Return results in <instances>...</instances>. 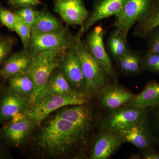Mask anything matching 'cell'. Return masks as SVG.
<instances>
[{"label": "cell", "mask_w": 159, "mask_h": 159, "mask_svg": "<svg viewBox=\"0 0 159 159\" xmlns=\"http://www.w3.org/2000/svg\"><path fill=\"white\" fill-rule=\"evenodd\" d=\"M46 119L37 135L36 143L50 156H64L84 139L88 131L55 114Z\"/></svg>", "instance_id": "cell-1"}, {"label": "cell", "mask_w": 159, "mask_h": 159, "mask_svg": "<svg viewBox=\"0 0 159 159\" xmlns=\"http://www.w3.org/2000/svg\"><path fill=\"white\" fill-rule=\"evenodd\" d=\"M65 51L59 49H49L40 52L33 57L32 64L28 71L34 84V91L30 99V106L40 98L49 77L57 68L60 57Z\"/></svg>", "instance_id": "cell-2"}, {"label": "cell", "mask_w": 159, "mask_h": 159, "mask_svg": "<svg viewBox=\"0 0 159 159\" xmlns=\"http://www.w3.org/2000/svg\"><path fill=\"white\" fill-rule=\"evenodd\" d=\"M83 34L80 30L76 34L77 42L74 49L85 80V93L87 96L95 93L106 85L110 76L89 52L85 43L82 40Z\"/></svg>", "instance_id": "cell-3"}, {"label": "cell", "mask_w": 159, "mask_h": 159, "mask_svg": "<svg viewBox=\"0 0 159 159\" xmlns=\"http://www.w3.org/2000/svg\"><path fill=\"white\" fill-rule=\"evenodd\" d=\"M87 102L86 97L49 94L40 98L24 113L35 127L39 125L55 111L70 105H83Z\"/></svg>", "instance_id": "cell-4"}, {"label": "cell", "mask_w": 159, "mask_h": 159, "mask_svg": "<svg viewBox=\"0 0 159 159\" xmlns=\"http://www.w3.org/2000/svg\"><path fill=\"white\" fill-rule=\"evenodd\" d=\"M77 35H72L67 27L45 34L31 35L25 49L32 57L42 51L51 49L66 50L75 48Z\"/></svg>", "instance_id": "cell-5"}, {"label": "cell", "mask_w": 159, "mask_h": 159, "mask_svg": "<svg viewBox=\"0 0 159 159\" xmlns=\"http://www.w3.org/2000/svg\"><path fill=\"white\" fill-rule=\"evenodd\" d=\"M57 69L72 88L85 93V80L74 48L67 50L61 54Z\"/></svg>", "instance_id": "cell-6"}, {"label": "cell", "mask_w": 159, "mask_h": 159, "mask_svg": "<svg viewBox=\"0 0 159 159\" xmlns=\"http://www.w3.org/2000/svg\"><path fill=\"white\" fill-rule=\"evenodd\" d=\"M154 0H129L122 13L116 17L113 27L127 38L129 31L150 8Z\"/></svg>", "instance_id": "cell-7"}, {"label": "cell", "mask_w": 159, "mask_h": 159, "mask_svg": "<svg viewBox=\"0 0 159 159\" xmlns=\"http://www.w3.org/2000/svg\"><path fill=\"white\" fill-rule=\"evenodd\" d=\"M104 35V31L102 27L97 26L87 36L85 45L92 56L102 66L110 77L115 78L116 72L106 50L103 42Z\"/></svg>", "instance_id": "cell-8"}, {"label": "cell", "mask_w": 159, "mask_h": 159, "mask_svg": "<svg viewBox=\"0 0 159 159\" xmlns=\"http://www.w3.org/2000/svg\"><path fill=\"white\" fill-rule=\"evenodd\" d=\"M129 0H97L87 19L80 31L83 34L100 20L111 16L116 17L122 13Z\"/></svg>", "instance_id": "cell-9"}, {"label": "cell", "mask_w": 159, "mask_h": 159, "mask_svg": "<svg viewBox=\"0 0 159 159\" xmlns=\"http://www.w3.org/2000/svg\"><path fill=\"white\" fill-rule=\"evenodd\" d=\"M54 9L69 25L82 26L90 14L82 0H55Z\"/></svg>", "instance_id": "cell-10"}, {"label": "cell", "mask_w": 159, "mask_h": 159, "mask_svg": "<svg viewBox=\"0 0 159 159\" xmlns=\"http://www.w3.org/2000/svg\"><path fill=\"white\" fill-rule=\"evenodd\" d=\"M35 127L27 118L20 122H9L0 129V138L7 145L14 147L22 146L28 140Z\"/></svg>", "instance_id": "cell-11"}, {"label": "cell", "mask_w": 159, "mask_h": 159, "mask_svg": "<svg viewBox=\"0 0 159 159\" xmlns=\"http://www.w3.org/2000/svg\"><path fill=\"white\" fill-rule=\"evenodd\" d=\"M145 110L131 107L116 111L108 119V126L113 131L117 132L145 123L147 117Z\"/></svg>", "instance_id": "cell-12"}, {"label": "cell", "mask_w": 159, "mask_h": 159, "mask_svg": "<svg viewBox=\"0 0 159 159\" xmlns=\"http://www.w3.org/2000/svg\"><path fill=\"white\" fill-rule=\"evenodd\" d=\"M0 97V123L10 120L17 113H25L30 106V99L19 96L9 89L2 92Z\"/></svg>", "instance_id": "cell-13"}, {"label": "cell", "mask_w": 159, "mask_h": 159, "mask_svg": "<svg viewBox=\"0 0 159 159\" xmlns=\"http://www.w3.org/2000/svg\"><path fill=\"white\" fill-rule=\"evenodd\" d=\"M33 61V57L26 49L11 54L3 62L0 70V76L5 79L29 71Z\"/></svg>", "instance_id": "cell-14"}, {"label": "cell", "mask_w": 159, "mask_h": 159, "mask_svg": "<svg viewBox=\"0 0 159 159\" xmlns=\"http://www.w3.org/2000/svg\"><path fill=\"white\" fill-rule=\"evenodd\" d=\"M122 140L133 144L140 148H149L153 138L147 122L135 125L128 129L117 131Z\"/></svg>", "instance_id": "cell-15"}, {"label": "cell", "mask_w": 159, "mask_h": 159, "mask_svg": "<svg viewBox=\"0 0 159 159\" xmlns=\"http://www.w3.org/2000/svg\"><path fill=\"white\" fill-rule=\"evenodd\" d=\"M121 141L118 134L109 131L102 134L94 145L90 159L108 158L120 145Z\"/></svg>", "instance_id": "cell-16"}, {"label": "cell", "mask_w": 159, "mask_h": 159, "mask_svg": "<svg viewBox=\"0 0 159 159\" xmlns=\"http://www.w3.org/2000/svg\"><path fill=\"white\" fill-rule=\"evenodd\" d=\"M63 107L57 110L55 115L88 131L92 121V115L89 108L83 105L72 107Z\"/></svg>", "instance_id": "cell-17"}, {"label": "cell", "mask_w": 159, "mask_h": 159, "mask_svg": "<svg viewBox=\"0 0 159 159\" xmlns=\"http://www.w3.org/2000/svg\"><path fill=\"white\" fill-rule=\"evenodd\" d=\"M49 94L86 97L84 93H80L72 88L57 68L54 70L49 77L44 90L39 99Z\"/></svg>", "instance_id": "cell-18"}, {"label": "cell", "mask_w": 159, "mask_h": 159, "mask_svg": "<svg viewBox=\"0 0 159 159\" xmlns=\"http://www.w3.org/2000/svg\"><path fill=\"white\" fill-rule=\"evenodd\" d=\"M135 36L146 39L155 29L159 27V0H154L145 15L136 24Z\"/></svg>", "instance_id": "cell-19"}, {"label": "cell", "mask_w": 159, "mask_h": 159, "mask_svg": "<svg viewBox=\"0 0 159 159\" xmlns=\"http://www.w3.org/2000/svg\"><path fill=\"white\" fill-rule=\"evenodd\" d=\"M102 104L110 109H116L133 98V95L125 89L114 85H106L101 89Z\"/></svg>", "instance_id": "cell-20"}, {"label": "cell", "mask_w": 159, "mask_h": 159, "mask_svg": "<svg viewBox=\"0 0 159 159\" xmlns=\"http://www.w3.org/2000/svg\"><path fill=\"white\" fill-rule=\"evenodd\" d=\"M130 101L129 106L131 107L139 109H146L158 106L159 83L154 81L148 83L143 91Z\"/></svg>", "instance_id": "cell-21"}, {"label": "cell", "mask_w": 159, "mask_h": 159, "mask_svg": "<svg viewBox=\"0 0 159 159\" xmlns=\"http://www.w3.org/2000/svg\"><path fill=\"white\" fill-rule=\"evenodd\" d=\"M63 27L58 19L46 10L37 11L36 21L31 29V35L45 34Z\"/></svg>", "instance_id": "cell-22"}, {"label": "cell", "mask_w": 159, "mask_h": 159, "mask_svg": "<svg viewBox=\"0 0 159 159\" xmlns=\"http://www.w3.org/2000/svg\"><path fill=\"white\" fill-rule=\"evenodd\" d=\"M8 80V89L20 97L30 99L34 91V84L32 77L29 72L16 75Z\"/></svg>", "instance_id": "cell-23"}, {"label": "cell", "mask_w": 159, "mask_h": 159, "mask_svg": "<svg viewBox=\"0 0 159 159\" xmlns=\"http://www.w3.org/2000/svg\"><path fill=\"white\" fill-rule=\"evenodd\" d=\"M107 45L109 52L116 59L130 50L128 46L127 38L116 29L109 37Z\"/></svg>", "instance_id": "cell-24"}, {"label": "cell", "mask_w": 159, "mask_h": 159, "mask_svg": "<svg viewBox=\"0 0 159 159\" xmlns=\"http://www.w3.org/2000/svg\"><path fill=\"white\" fill-rule=\"evenodd\" d=\"M116 60L120 68L127 73H136L141 67H142V58L139 54L130 50L117 58Z\"/></svg>", "instance_id": "cell-25"}, {"label": "cell", "mask_w": 159, "mask_h": 159, "mask_svg": "<svg viewBox=\"0 0 159 159\" xmlns=\"http://www.w3.org/2000/svg\"><path fill=\"white\" fill-rule=\"evenodd\" d=\"M15 31H16L21 40L24 48L25 49L31 37V28L16 15Z\"/></svg>", "instance_id": "cell-26"}, {"label": "cell", "mask_w": 159, "mask_h": 159, "mask_svg": "<svg viewBox=\"0 0 159 159\" xmlns=\"http://www.w3.org/2000/svg\"><path fill=\"white\" fill-rule=\"evenodd\" d=\"M142 67L147 70L159 73V54L146 52L142 58Z\"/></svg>", "instance_id": "cell-27"}, {"label": "cell", "mask_w": 159, "mask_h": 159, "mask_svg": "<svg viewBox=\"0 0 159 159\" xmlns=\"http://www.w3.org/2000/svg\"><path fill=\"white\" fill-rule=\"evenodd\" d=\"M37 11L34 10L33 7H23L19 8L14 13L20 18L31 29L36 21Z\"/></svg>", "instance_id": "cell-28"}, {"label": "cell", "mask_w": 159, "mask_h": 159, "mask_svg": "<svg viewBox=\"0 0 159 159\" xmlns=\"http://www.w3.org/2000/svg\"><path fill=\"white\" fill-rule=\"evenodd\" d=\"M14 43L12 38L0 35V66L11 52Z\"/></svg>", "instance_id": "cell-29"}, {"label": "cell", "mask_w": 159, "mask_h": 159, "mask_svg": "<svg viewBox=\"0 0 159 159\" xmlns=\"http://www.w3.org/2000/svg\"><path fill=\"white\" fill-rule=\"evenodd\" d=\"M0 21L9 30L15 31L16 15L0 5Z\"/></svg>", "instance_id": "cell-30"}, {"label": "cell", "mask_w": 159, "mask_h": 159, "mask_svg": "<svg viewBox=\"0 0 159 159\" xmlns=\"http://www.w3.org/2000/svg\"><path fill=\"white\" fill-rule=\"evenodd\" d=\"M146 39H147V51L159 54V27L152 31Z\"/></svg>", "instance_id": "cell-31"}, {"label": "cell", "mask_w": 159, "mask_h": 159, "mask_svg": "<svg viewBox=\"0 0 159 159\" xmlns=\"http://www.w3.org/2000/svg\"><path fill=\"white\" fill-rule=\"evenodd\" d=\"M11 6L16 8L33 7L40 4V0H9Z\"/></svg>", "instance_id": "cell-32"}, {"label": "cell", "mask_w": 159, "mask_h": 159, "mask_svg": "<svg viewBox=\"0 0 159 159\" xmlns=\"http://www.w3.org/2000/svg\"><path fill=\"white\" fill-rule=\"evenodd\" d=\"M25 115L24 113L19 112L13 116L11 119L9 120V122L16 123L21 121L22 120L26 118Z\"/></svg>", "instance_id": "cell-33"}, {"label": "cell", "mask_w": 159, "mask_h": 159, "mask_svg": "<svg viewBox=\"0 0 159 159\" xmlns=\"http://www.w3.org/2000/svg\"><path fill=\"white\" fill-rule=\"evenodd\" d=\"M146 159H159V153L154 152H151L146 154L144 157Z\"/></svg>", "instance_id": "cell-34"}, {"label": "cell", "mask_w": 159, "mask_h": 159, "mask_svg": "<svg viewBox=\"0 0 159 159\" xmlns=\"http://www.w3.org/2000/svg\"><path fill=\"white\" fill-rule=\"evenodd\" d=\"M7 157V152L6 148L0 142V159L6 158Z\"/></svg>", "instance_id": "cell-35"}, {"label": "cell", "mask_w": 159, "mask_h": 159, "mask_svg": "<svg viewBox=\"0 0 159 159\" xmlns=\"http://www.w3.org/2000/svg\"><path fill=\"white\" fill-rule=\"evenodd\" d=\"M2 89H1V86H0V96H1V94H2Z\"/></svg>", "instance_id": "cell-36"}, {"label": "cell", "mask_w": 159, "mask_h": 159, "mask_svg": "<svg viewBox=\"0 0 159 159\" xmlns=\"http://www.w3.org/2000/svg\"></svg>", "instance_id": "cell-37"}]
</instances>
